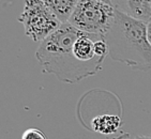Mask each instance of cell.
Returning <instances> with one entry per match:
<instances>
[{
    "mask_svg": "<svg viewBox=\"0 0 151 139\" xmlns=\"http://www.w3.org/2000/svg\"><path fill=\"white\" fill-rule=\"evenodd\" d=\"M81 32L71 24L64 23L41 42L35 57L42 67V72L52 74L59 80L71 85L98 74L79 62L73 54V44Z\"/></svg>",
    "mask_w": 151,
    "mask_h": 139,
    "instance_id": "obj_1",
    "label": "cell"
},
{
    "mask_svg": "<svg viewBox=\"0 0 151 139\" xmlns=\"http://www.w3.org/2000/svg\"><path fill=\"white\" fill-rule=\"evenodd\" d=\"M109 57L134 70L151 69V45L147 37V24L115 12L111 27L104 35Z\"/></svg>",
    "mask_w": 151,
    "mask_h": 139,
    "instance_id": "obj_2",
    "label": "cell"
},
{
    "mask_svg": "<svg viewBox=\"0 0 151 139\" xmlns=\"http://www.w3.org/2000/svg\"><path fill=\"white\" fill-rule=\"evenodd\" d=\"M115 12L111 4L99 0H79L68 23L81 32L105 35L114 23Z\"/></svg>",
    "mask_w": 151,
    "mask_h": 139,
    "instance_id": "obj_3",
    "label": "cell"
},
{
    "mask_svg": "<svg viewBox=\"0 0 151 139\" xmlns=\"http://www.w3.org/2000/svg\"><path fill=\"white\" fill-rule=\"evenodd\" d=\"M18 20L24 25L25 34L35 42L44 41L62 25L43 0H26Z\"/></svg>",
    "mask_w": 151,
    "mask_h": 139,
    "instance_id": "obj_4",
    "label": "cell"
},
{
    "mask_svg": "<svg viewBox=\"0 0 151 139\" xmlns=\"http://www.w3.org/2000/svg\"><path fill=\"white\" fill-rule=\"evenodd\" d=\"M111 6L116 11L129 15L135 19L148 23L151 15L147 6V0H111Z\"/></svg>",
    "mask_w": 151,
    "mask_h": 139,
    "instance_id": "obj_5",
    "label": "cell"
},
{
    "mask_svg": "<svg viewBox=\"0 0 151 139\" xmlns=\"http://www.w3.org/2000/svg\"><path fill=\"white\" fill-rule=\"evenodd\" d=\"M122 125V120L117 115H100L94 117L91 121V126L94 132L103 135L115 134Z\"/></svg>",
    "mask_w": 151,
    "mask_h": 139,
    "instance_id": "obj_6",
    "label": "cell"
},
{
    "mask_svg": "<svg viewBox=\"0 0 151 139\" xmlns=\"http://www.w3.org/2000/svg\"><path fill=\"white\" fill-rule=\"evenodd\" d=\"M43 2L61 23H68L79 0H43Z\"/></svg>",
    "mask_w": 151,
    "mask_h": 139,
    "instance_id": "obj_7",
    "label": "cell"
},
{
    "mask_svg": "<svg viewBox=\"0 0 151 139\" xmlns=\"http://www.w3.org/2000/svg\"><path fill=\"white\" fill-rule=\"evenodd\" d=\"M22 139H48L44 132L39 128H30L24 132Z\"/></svg>",
    "mask_w": 151,
    "mask_h": 139,
    "instance_id": "obj_8",
    "label": "cell"
},
{
    "mask_svg": "<svg viewBox=\"0 0 151 139\" xmlns=\"http://www.w3.org/2000/svg\"><path fill=\"white\" fill-rule=\"evenodd\" d=\"M147 37H148L149 44L151 45V20L147 23Z\"/></svg>",
    "mask_w": 151,
    "mask_h": 139,
    "instance_id": "obj_9",
    "label": "cell"
},
{
    "mask_svg": "<svg viewBox=\"0 0 151 139\" xmlns=\"http://www.w3.org/2000/svg\"><path fill=\"white\" fill-rule=\"evenodd\" d=\"M134 139H151V135H150V136H146V135H139V136L135 137Z\"/></svg>",
    "mask_w": 151,
    "mask_h": 139,
    "instance_id": "obj_10",
    "label": "cell"
},
{
    "mask_svg": "<svg viewBox=\"0 0 151 139\" xmlns=\"http://www.w3.org/2000/svg\"><path fill=\"white\" fill-rule=\"evenodd\" d=\"M147 6H148L149 13H150V15H151V0H147Z\"/></svg>",
    "mask_w": 151,
    "mask_h": 139,
    "instance_id": "obj_11",
    "label": "cell"
},
{
    "mask_svg": "<svg viewBox=\"0 0 151 139\" xmlns=\"http://www.w3.org/2000/svg\"><path fill=\"white\" fill-rule=\"evenodd\" d=\"M99 1H102V2L107 3V4H111V0H99Z\"/></svg>",
    "mask_w": 151,
    "mask_h": 139,
    "instance_id": "obj_12",
    "label": "cell"
}]
</instances>
